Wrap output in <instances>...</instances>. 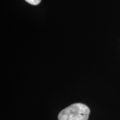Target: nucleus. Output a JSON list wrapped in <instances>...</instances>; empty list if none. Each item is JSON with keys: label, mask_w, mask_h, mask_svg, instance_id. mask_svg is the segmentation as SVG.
I'll list each match as a JSON object with an SVG mask.
<instances>
[{"label": "nucleus", "mask_w": 120, "mask_h": 120, "mask_svg": "<svg viewBox=\"0 0 120 120\" xmlns=\"http://www.w3.org/2000/svg\"><path fill=\"white\" fill-rule=\"evenodd\" d=\"M90 109L86 105L76 103L61 111L58 114V120H88Z\"/></svg>", "instance_id": "f257e3e1"}, {"label": "nucleus", "mask_w": 120, "mask_h": 120, "mask_svg": "<svg viewBox=\"0 0 120 120\" xmlns=\"http://www.w3.org/2000/svg\"><path fill=\"white\" fill-rule=\"evenodd\" d=\"M25 1L31 4L37 5V4H38L40 2H41V0H25Z\"/></svg>", "instance_id": "f03ea898"}]
</instances>
